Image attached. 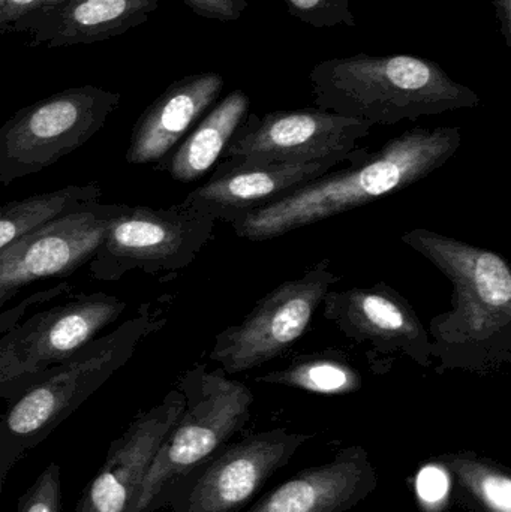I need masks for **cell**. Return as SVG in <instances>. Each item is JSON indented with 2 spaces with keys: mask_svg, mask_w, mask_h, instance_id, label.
Masks as SVG:
<instances>
[{
  "mask_svg": "<svg viewBox=\"0 0 511 512\" xmlns=\"http://www.w3.org/2000/svg\"><path fill=\"white\" fill-rule=\"evenodd\" d=\"M72 289L74 288H72L71 283L63 280V282L54 285L53 288L35 292V294L29 295L20 303L5 310H2L3 307L20 292V289H0V336L5 334L6 331L11 330L15 324H18L26 316V312L30 307L48 303V301L54 300V298L60 297V295L69 294Z\"/></svg>",
  "mask_w": 511,
  "mask_h": 512,
  "instance_id": "24",
  "label": "cell"
},
{
  "mask_svg": "<svg viewBox=\"0 0 511 512\" xmlns=\"http://www.w3.org/2000/svg\"><path fill=\"white\" fill-rule=\"evenodd\" d=\"M435 463L449 472L455 498L473 512H511L509 469L473 451L441 454Z\"/></svg>",
  "mask_w": 511,
  "mask_h": 512,
  "instance_id": "20",
  "label": "cell"
},
{
  "mask_svg": "<svg viewBox=\"0 0 511 512\" xmlns=\"http://www.w3.org/2000/svg\"><path fill=\"white\" fill-rule=\"evenodd\" d=\"M315 107L375 125L479 107L473 89L438 63L410 54L327 59L309 74Z\"/></svg>",
  "mask_w": 511,
  "mask_h": 512,
  "instance_id": "3",
  "label": "cell"
},
{
  "mask_svg": "<svg viewBox=\"0 0 511 512\" xmlns=\"http://www.w3.org/2000/svg\"><path fill=\"white\" fill-rule=\"evenodd\" d=\"M311 436L272 429L228 442L183 480L170 512H245Z\"/></svg>",
  "mask_w": 511,
  "mask_h": 512,
  "instance_id": "11",
  "label": "cell"
},
{
  "mask_svg": "<svg viewBox=\"0 0 511 512\" xmlns=\"http://www.w3.org/2000/svg\"><path fill=\"white\" fill-rule=\"evenodd\" d=\"M126 204H89L65 213L0 251V289H21L47 277H66L89 264L111 219Z\"/></svg>",
  "mask_w": 511,
  "mask_h": 512,
  "instance_id": "12",
  "label": "cell"
},
{
  "mask_svg": "<svg viewBox=\"0 0 511 512\" xmlns=\"http://www.w3.org/2000/svg\"><path fill=\"white\" fill-rule=\"evenodd\" d=\"M101 197L102 189L98 183H86L3 204L0 206V251L65 213L99 203Z\"/></svg>",
  "mask_w": 511,
  "mask_h": 512,
  "instance_id": "21",
  "label": "cell"
},
{
  "mask_svg": "<svg viewBox=\"0 0 511 512\" xmlns=\"http://www.w3.org/2000/svg\"><path fill=\"white\" fill-rule=\"evenodd\" d=\"M120 102V93L86 84L18 110L0 126V185L41 173L80 149Z\"/></svg>",
  "mask_w": 511,
  "mask_h": 512,
  "instance_id": "6",
  "label": "cell"
},
{
  "mask_svg": "<svg viewBox=\"0 0 511 512\" xmlns=\"http://www.w3.org/2000/svg\"><path fill=\"white\" fill-rule=\"evenodd\" d=\"M65 0H0V36L9 35L11 27L29 12Z\"/></svg>",
  "mask_w": 511,
  "mask_h": 512,
  "instance_id": "26",
  "label": "cell"
},
{
  "mask_svg": "<svg viewBox=\"0 0 511 512\" xmlns=\"http://www.w3.org/2000/svg\"><path fill=\"white\" fill-rule=\"evenodd\" d=\"M261 384L297 388L323 396H345L362 388L359 370L351 366L342 352L326 351L300 355L285 369L258 376Z\"/></svg>",
  "mask_w": 511,
  "mask_h": 512,
  "instance_id": "22",
  "label": "cell"
},
{
  "mask_svg": "<svg viewBox=\"0 0 511 512\" xmlns=\"http://www.w3.org/2000/svg\"><path fill=\"white\" fill-rule=\"evenodd\" d=\"M371 129V123L317 107L272 111L261 116L249 113L221 159L339 161L342 165H356L372 153L359 146Z\"/></svg>",
  "mask_w": 511,
  "mask_h": 512,
  "instance_id": "10",
  "label": "cell"
},
{
  "mask_svg": "<svg viewBox=\"0 0 511 512\" xmlns=\"http://www.w3.org/2000/svg\"><path fill=\"white\" fill-rule=\"evenodd\" d=\"M158 6V0H65L29 12L9 33H29V47L95 44L147 23Z\"/></svg>",
  "mask_w": 511,
  "mask_h": 512,
  "instance_id": "17",
  "label": "cell"
},
{
  "mask_svg": "<svg viewBox=\"0 0 511 512\" xmlns=\"http://www.w3.org/2000/svg\"><path fill=\"white\" fill-rule=\"evenodd\" d=\"M192 12L222 23L236 21L248 8V0H182Z\"/></svg>",
  "mask_w": 511,
  "mask_h": 512,
  "instance_id": "25",
  "label": "cell"
},
{
  "mask_svg": "<svg viewBox=\"0 0 511 512\" xmlns=\"http://www.w3.org/2000/svg\"><path fill=\"white\" fill-rule=\"evenodd\" d=\"M249 108L251 99L243 90L228 93L204 114L164 161L156 164V171L167 173L180 183L197 182L206 176L221 161L234 132L248 116Z\"/></svg>",
  "mask_w": 511,
  "mask_h": 512,
  "instance_id": "19",
  "label": "cell"
},
{
  "mask_svg": "<svg viewBox=\"0 0 511 512\" xmlns=\"http://www.w3.org/2000/svg\"><path fill=\"white\" fill-rule=\"evenodd\" d=\"M165 322L161 309H153L152 303L143 304L116 330L96 337L9 400L0 418V498L14 466L122 369L134 357L138 345L161 330Z\"/></svg>",
  "mask_w": 511,
  "mask_h": 512,
  "instance_id": "4",
  "label": "cell"
},
{
  "mask_svg": "<svg viewBox=\"0 0 511 512\" xmlns=\"http://www.w3.org/2000/svg\"><path fill=\"white\" fill-rule=\"evenodd\" d=\"M62 474L51 462L18 499L17 512H62Z\"/></svg>",
  "mask_w": 511,
  "mask_h": 512,
  "instance_id": "23",
  "label": "cell"
},
{
  "mask_svg": "<svg viewBox=\"0 0 511 512\" xmlns=\"http://www.w3.org/2000/svg\"><path fill=\"white\" fill-rule=\"evenodd\" d=\"M323 315L345 337L368 346L378 357L410 358L429 367L431 337L410 301L386 282L369 288L330 289L324 297Z\"/></svg>",
  "mask_w": 511,
  "mask_h": 512,
  "instance_id": "13",
  "label": "cell"
},
{
  "mask_svg": "<svg viewBox=\"0 0 511 512\" xmlns=\"http://www.w3.org/2000/svg\"><path fill=\"white\" fill-rule=\"evenodd\" d=\"M339 161L270 162L221 159L204 185L186 195L182 204L216 222L234 224L249 213L275 203L300 186L330 173Z\"/></svg>",
  "mask_w": 511,
  "mask_h": 512,
  "instance_id": "15",
  "label": "cell"
},
{
  "mask_svg": "<svg viewBox=\"0 0 511 512\" xmlns=\"http://www.w3.org/2000/svg\"><path fill=\"white\" fill-rule=\"evenodd\" d=\"M402 242L453 286L452 309L429 321L437 372L488 376L511 364V270L503 255L416 228Z\"/></svg>",
  "mask_w": 511,
  "mask_h": 512,
  "instance_id": "1",
  "label": "cell"
},
{
  "mask_svg": "<svg viewBox=\"0 0 511 512\" xmlns=\"http://www.w3.org/2000/svg\"><path fill=\"white\" fill-rule=\"evenodd\" d=\"M125 309L120 298L92 292L21 319L0 336V399L9 402L65 363Z\"/></svg>",
  "mask_w": 511,
  "mask_h": 512,
  "instance_id": "7",
  "label": "cell"
},
{
  "mask_svg": "<svg viewBox=\"0 0 511 512\" xmlns=\"http://www.w3.org/2000/svg\"><path fill=\"white\" fill-rule=\"evenodd\" d=\"M177 390L185 408L156 451L138 496L137 512L168 508L180 484L239 433L251 418L254 394L222 369L195 364Z\"/></svg>",
  "mask_w": 511,
  "mask_h": 512,
  "instance_id": "5",
  "label": "cell"
},
{
  "mask_svg": "<svg viewBox=\"0 0 511 512\" xmlns=\"http://www.w3.org/2000/svg\"><path fill=\"white\" fill-rule=\"evenodd\" d=\"M339 277L330 259L312 265L264 295L239 322L215 337L210 360L227 375L249 372L282 357L306 333L315 312Z\"/></svg>",
  "mask_w": 511,
  "mask_h": 512,
  "instance_id": "9",
  "label": "cell"
},
{
  "mask_svg": "<svg viewBox=\"0 0 511 512\" xmlns=\"http://www.w3.org/2000/svg\"><path fill=\"white\" fill-rule=\"evenodd\" d=\"M216 221L185 204L153 209L126 206L111 219L89 262L93 279L116 282L129 271L176 273L189 267L213 239Z\"/></svg>",
  "mask_w": 511,
  "mask_h": 512,
  "instance_id": "8",
  "label": "cell"
},
{
  "mask_svg": "<svg viewBox=\"0 0 511 512\" xmlns=\"http://www.w3.org/2000/svg\"><path fill=\"white\" fill-rule=\"evenodd\" d=\"M378 486L368 451L351 445L323 465L303 469L261 496L245 512H347Z\"/></svg>",
  "mask_w": 511,
  "mask_h": 512,
  "instance_id": "16",
  "label": "cell"
},
{
  "mask_svg": "<svg viewBox=\"0 0 511 512\" xmlns=\"http://www.w3.org/2000/svg\"><path fill=\"white\" fill-rule=\"evenodd\" d=\"M501 33L506 38L507 47L511 45V0H494Z\"/></svg>",
  "mask_w": 511,
  "mask_h": 512,
  "instance_id": "27",
  "label": "cell"
},
{
  "mask_svg": "<svg viewBox=\"0 0 511 512\" xmlns=\"http://www.w3.org/2000/svg\"><path fill=\"white\" fill-rule=\"evenodd\" d=\"M185 408L177 388L161 403L140 412L108 448L98 474L84 487L75 512H137L144 478L167 433Z\"/></svg>",
  "mask_w": 511,
  "mask_h": 512,
  "instance_id": "14",
  "label": "cell"
},
{
  "mask_svg": "<svg viewBox=\"0 0 511 512\" xmlns=\"http://www.w3.org/2000/svg\"><path fill=\"white\" fill-rule=\"evenodd\" d=\"M462 143L458 126L413 128L365 161L330 171L231 224L248 242H266L404 191L450 161Z\"/></svg>",
  "mask_w": 511,
  "mask_h": 512,
  "instance_id": "2",
  "label": "cell"
},
{
  "mask_svg": "<svg viewBox=\"0 0 511 512\" xmlns=\"http://www.w3.org/2000/svg\"><path fill=\"white\" fill-rule=\"evenodd\" d=\"M224 86V77L212 71L170 84L135 123L126 162L146 165L164 161L216 104Z\"/></svg>",
  "mask_w": 511,
  "mask_h": 512,
  "instance_id": "18",
  "label": "cell"
}]
</instances>
